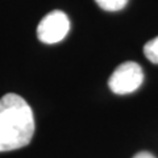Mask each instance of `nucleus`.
Returning a JSON list of instances; mask_svg holds the SVG:
<instances>
[{"label": "nucleus", "instance_id": "1", "mask_svg": "<svg viewBox=\"0 0 158 158\" xmlns=\"http://www.w3.org/2000/svg\"><path fill=\"white\" fill-rule=\"evenodd\" d=\"M34 135V117L31 106L17 94L0 99V153L27 146Z\"/></svg>", "mask_w": 158, "mask_h": 158}, {"label": "nucleus", "instance_id": "5", "mask_svg": "<svg viewBox=\"0 0 158 158\" xmlns=\"http://www.w3.org/2000/svg\"><path fill=\"white\" fill-rule=\"evenodd\" d=\"M144 54L152 63H158V37L153 38L145 44Z\"/></svg>", "mask_w": 158, "mask_h": 158}, {"label": "nucleus", "instance_id": "6", "mask_svg": "<svg viewBox=\"0 0 158 158\" xmlns=\"http://www.w3.org/2000/svg\"><path fill=\"white\" fill-rule=\"evenodd\" d=\"M133 158H156V157L148 152H141V153H138V154H136Z\"/></svg>", "mask_w": 158, "mask_h": 158}, {"label": "nucleus", "instance_id": "3", "mask_svg": "<svg viewBox=\"0 0 158 158\" xmlns=\"http://www.w3.org/2000/svg\"><path fill=\"white\" fill-rule=\"evenodd\" d=\"M70 31V20L62 11L48 13L37 27V37L44 44H57L62 41Z\"/></svg>", "mask_w": 158, "mask_h": 158}, {"label": "nucleus", "instance_id": "2", "mask_svg": "<svg viewBox=\"0 0 158 158\" xmlns=\"http://www.w3.org/2000/svg\"><path fill=\"white\" fill-rule=\"evenodd\" d=\"M144 81V71L136 62L128 61L115 69L108 81V86L112 92L117 95H127L140 88Z\"/></svg>", "mask_w": 158, "mask_h": 158}, {"label": "nucleus", "instance_id": "4", "mask_svg": "<svg viewBox=\"0 0 158 158\" xmlns=\"http://www.w3.org/2000/svg\"><path fill=\"white\" fill-rule=\"evenodd\" d=\"M95 3L104 11L115 12L124 8L127 6L128 0H95Z\"/></svg>", "mask_w": 158, "mask_h": 158}]
</instances>
